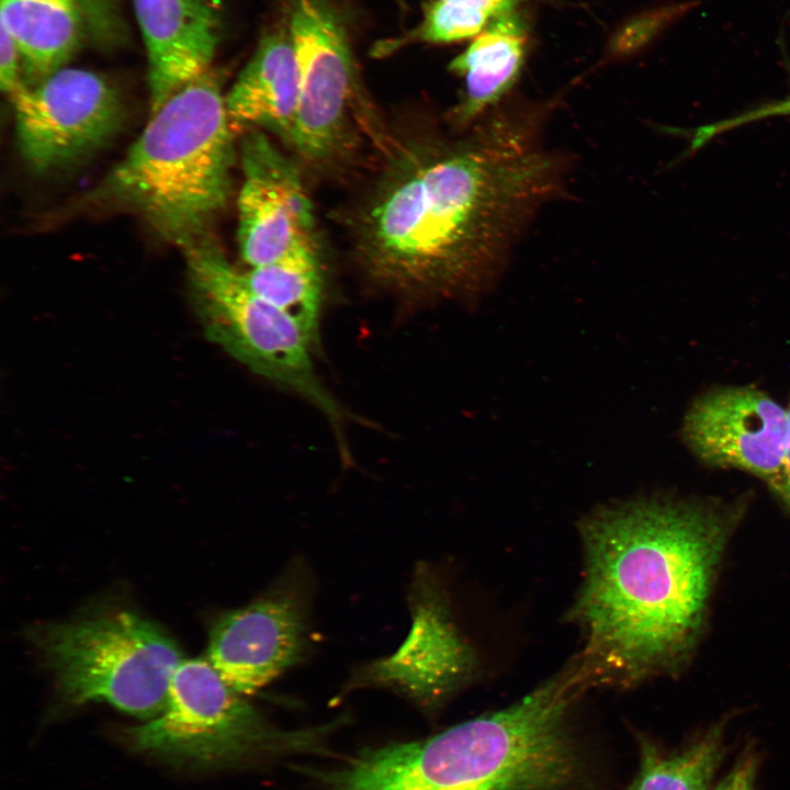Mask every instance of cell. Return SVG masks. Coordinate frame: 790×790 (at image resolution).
<instances>
[{
    "label": "cell",
    "instance_id": "16",
    "mask_svg": "<svg viewBox=\"0 0 790 790\" xmlns=\"http://www.w3.org/2000/svg\"><path fill=\"white\" fill-rule=\"evenodd\" d=\"M528 25L520 11L494 16L449 64L464 79L463 94L450 120L461 132L501 104L517 83L526 60Z\"/></svg>",
    "mask_w": 790,
    "mask_h": 790
},
{
    "label": "cell",
    "instance_id": "24",
    "mask_svg": "<svg viewBox=\"0 0 790 790\" xmlns=\"http://www.w3.org/2000/svg\"><path fill=\"white\" fill-rule=\"evenodd\" d=\"M772 492L790 510V403L787 407V438L781 474Z\"/></svg>",
    "mask_w": 790,
    "mask_h": 790
},
{
    "label": "cell",
    "instance_id": "11",
    "mask_svg": "<svg viewBox=\"0 0 790 790\" xmlns=\"http://www.w3.org/2000/svg\"><path fill=\"white\" fill-rule=\"evenodd\" d=\"M237 199L242 260L258 267L300 252H318L312 203L298 169L259 129L241 142Z\"/></svg>",
    "mask_w": 790,
    "mask_h": 790
},
{
    "label": "cell",
    "instance_id": "2",
    "mask_svg": "<svg viewBox=\"0 0 790 790\" xmlns=\"http://www.w3.org/2000/svg\"><path fill=\"white\" fill-rule=\"evenodd\" d=\"M738 504L642 498L580 522L584 578L568 612L588 687H630L691 656Z\"/></svg>",
    "mask_w": 790,
    "mask_h": 790
},
{
    "label": "cell",
    "instance_id": "9",
    "mask_svg": "<svg viewBox=\"0 0 790 790\" xmlns=\"http://www.w3.org/2000/svg\"><path fill=\"white\" fill-rule=\"evenodd\" d=\"M20 153L36 172L59 169L105 143L123 119L119 90L105 77L63 67L10 97Z\"/></svg>",
    "mask_w": 790,
    "mask_h": 790
},
{
    "label": "cell",
    "instance_id": "5",
    "mask_svg": "<svg viewBox=\"0 0 790 790\" xmlns=\"http://www.w3.org/2000/svg\"><path fill=\"white\" fill-rule=\"evenodd\" d=\"M31 635L68 702L104 701L142 719L163 711L183 661L160 627L127 610L36 625Z\"/></svg>",
    "mask_w": 790,
    "mask_h": 790
},
{
    "label": "cell",
    "instance_id": "15",
    "mask_svg": "<svg viewBox=\"0 0 790 790\" xmlns=\"http://www.w3.org/2000/svg\"><path fill=\"white\" fill-rule=\"evenodd\" d=\"M300 101V72L284 21L260 38L225 97L232 127L264 128L292 142Z\"/></svg>",
    "mask_w": 790,
    "mask_h": 790
},
{
    "label": "cell",
    "instance_id": "17",
    "mask_svg": "<svg viewBox=\"0 0 790 790\" xmlns=\"http://www.w3.org/2000/svg\"><path fill=\"white\" fill-rule=\"evenodd\" d=\"M726 723H714L672 753L641 738L639 770L628 790H710L724 757Z\"/></svg>",
    "mask_w": 790,
    "mask_h": 790
},
{
    "label": "cell",
    "instance_id": "3",
    "mask_svg": "<svg viewBox=\"0 0 790 790\" xmlns=\"http://www.w3.org/2000/svg\"><path fill=\"white\" fill-rule=\"evenodd\" d=\"M587 687L569 663L511 706L422 741L370 749L335 790H569L580 761L568 729Z\"/></svg>",
    "mask_w": 790,
    "mask_h": 790
},
{
    "label": "cell",
    "instance_id": "23",
    "mask_svg": "<svg viewBox=\"0 0 790 790\" xmlns=\"http://www.w3.org/2000/svg\"><path fill=\"white\" fill-rule=\"evenodd\" d=\"M24 84L22 60L18 46L9 32L0 25V87L9 97Z\"/></svg>",
    "mask_w": 790,
    "mask_h": 790
},
{
    "label": "cell",
    "instance_id": "18",
    "mask_svg": "<svg viewBox=\"0 0 790 790\" xmlns=\"http://www.w3.org/2000/svg\"><path fill=\"white\" fill-rule=\"evenodd\" d=\"M250 289L290 316L314 345L323 302L318 252H300L244 271Z\"/></svg>",
    "mask_w": 790,
    "mask_h": 790
},
{
    "label": "cell",
    "instance_id": "10",
    "mask_svg": "<svg viewBox=\"0 0 790 790\" xmlns=\"http://www.w3.org/2000/svg\"><path fill=\"white\" fill-rule=\"evenodd\" d=\"M309 606L307 572L293 565L252 602L217 620L207 661L234 690L253 693L305 657Z\"/></svg>",
    "mask_w": 790,
    "mask_h": 790
},
{
    "label": "cell",
    "instance_id": "19",
    "mask_svg": "<svg viewBox=\"0 0 790 790\" xmlns=\"http://www.w3.org/2000/svg\"><path fill=\"white\" fill-rule=\"evenodd\" d=\"M494 16L488 12L454 0H427L421 19L402 34L383 38L371 47V55L384 58L415 44H452L473 40Z\"/></svg>",
    "mask_w": 790,
    "mask_h": 790
},
{
    "label": "cell",
    "instance_id": "1",
    "mask_svg": "<svg viewBox=\"0 0 790 790\" xmlns=\"http://www.w3.org/2000/svg\"><path fill=\"white\" fill-rule=\"evenodd\" d=\"M543 128V110L500 104L458 136L384 140L381 167L348 217L362 272L410 296L488 290L564 187L566 159Z\"/></svg>",
    "mask_w": 790,
    "mask_h": 790
},
{
    "label": "cell",
    "instance_id": "21",
    "mask_svg": "<svg viewBox=\"0 0 790 790\" xmlns=\"http://www.w3.org/2000/svg\"><path fill=\"white\" fill-rule=\"evenodd\" d=\"M692 3L674 4L631 20L613 37L610 45L611 53L623 55L641 47L676 16L688 11Z\"/></svg>",
    "mask_w": 790,
    "mask_h": 790
},
{
    "label": "cell",
    "instance_id": "4",
    "mask_svg": "<svg viewBox=\"0 0 790 790\" xmlns=\"http://www.w3.org/2000/svg\"><path fill=\"white\" fill-rule=\"evenodd\" d=\"M232 125L208 70L155 113L125 157L86 196L132 211L182 251L211 237L232 192Z\"/></svg>",
    "mask_w": 790,
    "mask_h": 790
},
{
    "label": "cell",
    "instance_id": "8",
    "mask_svg": "<svg viewBox=\"0 0 790 790\" xmlns=\"http://www.w3.org/2000/svg\"><path fill=\"white\" fill-rule=\"evenodd\" d=\"M284 11L300 72L291 146L306 162L327 167L348 149L359 97L347 23L335 0H285Z\"/></svg>",
    "mask_w": 790,
    "mask_h": 790
},
{
    "label": "cell",
    "instance_id": "22",
    "mask_svg": "<svg viewBox=\"0 0 790 790\" xmlns=\"http://www.w3.org/2000/svg\"><path fill=\"white\" fill-rule=\"evenodd\" d=\"M759 755L754 746H746L730 771L712 790H756Z\"/></svg>",
    "mask_w": 790,
    "mask_h": 790
},
{
    "label": "cell",
    "instance_id": "7",
    "mask_svg": "<svg viewBox=\"0 0 790 790\" xmlns=\"http://www.w3.org/2000/svg\"><path fill=\"white\" fill-rule=\"evenodd\" d=\"M319 730L283 731L234 690L207 659H183L172 676L167 704L129 735L140 751L202 765L249 755L307 751Z\"/></svg>",
    "mask_w": 790,
    "mask_h": 790
},
{
    "label": "cell",
    "instance_id": "12",
    "mask_svg": "<svg viewBox=\"0 0 790 790\" xmlns=\"http://www.w3.org/2000/svg\"><path fill=\"white\" fill-rule=\"evenodd\" d=\"M682 437L704 464L748 472L772 490L783 464L787 408L753 386L716 387L690 405Z\"/></svg>",
    "mask_w": 790,
    "mask_h": 790
},
{
    "label": "cell",
    "instance_id": "20",
    "mask_svg": "<svg viewBox=\"0 0 790 790\" xmlns=\"http://www.w3.org/2000/svg\"><path fill=\"white\" fill-rule=\"evenodd\" d=\"M785 66L790 78L789 58L785 59ZM781 115H790V93L783 99L763 103L758 106L746 110L729 119H724L693 129H680L679 132L686 135L689 140V146L686 149V155H692L718 135H721L727 131L734 129L736 127L755 121Z\"/></svg>",
    "mask_w": 790,
    "mask_h": 790
},
{
    "label": "cell",
    "instance_id": "25",
    "mask_svg": "<svg viewBox=\"0 0 790 790\" xmlns=\"http://www.w3.org/2000/svg\"><path fill=\"white\" fill-rule=\"evenodd\" d=\"M464 2L467 4L475 5L493 16H497L504 13L519 11L521 7L529 2L539 0H454ZM543 1V0H541Z\"/></svg>",
    "mask_w": 790,
    "mask_h": 790
},
{
    "label": "cell",
    "instance_id": "14",
    "mask_svg": "<svg viewBox=\"0 0 790 790\" xmlns=\"http://www.w3.org/2000/svg\"><path fill=\"white\" fill-rule=\"evenodd\" d=\"M147 55L150 114L211 67L221 40L215 0H133Z\"/></svg>",
    "mask_w": 790,
    "mask_h": 790
},
{
    "label": "cell",
    "instance_id": "6",
    "mask_svg": "<svg viewBox=\"0 0 790 790\" xmlns=\"http://www.w3.org/2000/svg\"><path fill=\"white\" fill-rule=\"evenodd\" d=\"M195 312L212 342L253 373L313 405L328 420L343 461L347 413L318 377L312 341L284 312L256 294L207 238L183 250Z\"/></svg>",
    "mask_w": 790,
    "mask_h": 790
},
{
    "label": "cell",
    "instance_id": "13",
    "mask_svg": "<svg viewBox=\"0 0 790 790\" xmlns=\"http://www.w3.org/2000/svg\"><path fill=\"white\" fill-rule=\"evenodd\" d=\"M0 25L18 46L26 86L65 67L81 48L113 45L124 35L114 0H1Z\"/></svg>",
    "mask_w": 790,
    "mask_h": 790
}]
</instances>
